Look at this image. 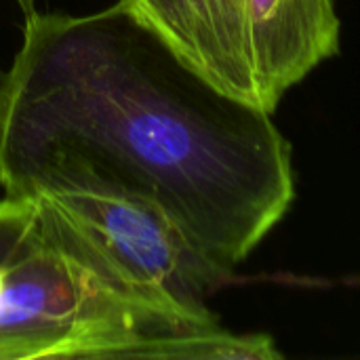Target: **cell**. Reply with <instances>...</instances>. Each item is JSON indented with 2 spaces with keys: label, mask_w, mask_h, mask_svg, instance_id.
<instances>
[{
  "label": "cell",
  "mask_w": 360,
  "mask_h": 360,
  "mask_svg": "<svg viewBox=\"0 0 360 360\" xmlns=\"http://www.w3.org/2000/svg\"><path fill=\"white\" fill-rule=\"evenodd\" d=\"M0 188L148 200L234 270L289 213L295 171L270 114L217 91L118 0L25 13L0 76Z\"/></svg>",
  "instance_id": "cell-1"
},
{
  "label": "cell",
  "mask_w": 360,
  "mask_h": 360,
  "mask_svg": "<svg viewBox=\"0 0 360 360\" xmlns=\"http://www.w3.org/2000/svg\"><path fill=\"white\" fill-rule=\"evenodd\" d=\"M207 82L272 114L340 53L335 0H122Z\"/></svg>",
  "instance_id": "cell-2"
},
{
  "label": "cell",
  "mask_w": 360,
  "mask_h": 360,
  "mask_svg": "<svg viewBox=\"0 0 360 360\" xmlns=\"http://www.w3.org/2000/svg\"><path fill=\"white\" fill-rule=\"evenodd\" d=\"M32 202L38 238L120 297L219 323L207 302L234 283V270L207 257L160 207L97 190H57Z\"/></svg>",
  "instance_id": "cell-3"
},
{
  "label": "cell",
  "mask_w": 360,
  "mask_h": 360,
  "mask_svg": "<svg viewBox=\"0 0 360 360\" xmlns=\"http://www.w3.org/2000/svg\"><path fill=\"white\" fill-rule=\"evenodd\" d=\"M217 327L120 297L38 234L0 268V360L133 359L156 340Z\"/></svg>",
  "instance_id": "cell-4"
},
{
  "label": "cell",
  "mask_w": 360,
  "mask_h": 360,
  "mask_svg": "<svg viewBox=\"0 0 360 360\" xmlns=\"http://www.w3.org/2000/svg\"><path fill=\"white\" fill-rule=\"evenodd\" d=\"M274 340L268 335H234L221 327L156 340L141 346L133 359L179 360H268L281 359Z\"/></svg>",
  "instance_id": "cell-5"
},
{
  "label": "cell",
  "mask_w": 360,
  "mask_h": 360,
  "mask_svg": "<svg viewBox=\"0 0 360 360\" xmlns=\"http://www.w3.org/2000/svg\"><path fill=\"white\" fill-rule=\"evenodd\" d=\"M36 238V211L32 200H0V268L23 253Z\"/></svg>",
  "instance_id": "cell-6"
},
{
  "label": "cell",
  "mask_w": 360,
  "mask_h": 360,
  "mask_svg": "<svg viewBox=\"0 0 360 360\" xmlns=\"http://www.w3.org/2000/svg\"><path fill=\"white\" fill-rule=\"evenodd\" d=\"M15 2H19V4H21V8L27 13V11H32V2H34V0H15Z\"/></svg>",
  "instance_id": "cell-7"
}]
</instances>
